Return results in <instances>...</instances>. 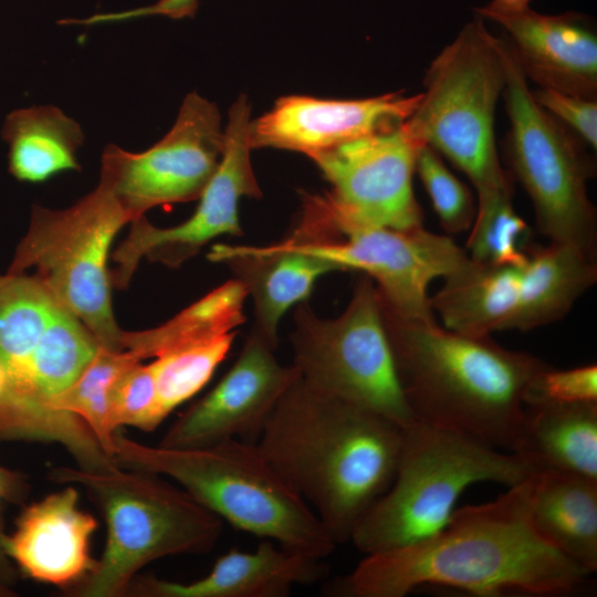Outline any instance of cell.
<instances>
[{
  "instance_id": "6da1fadb",
  "label": "cell",
  "mask_w": 597,
  "mask_h": 597,
  "mask_svg": "<svg viewBox=\"0 0 597 597\" xmlns=\"http://www.w3.org/2000/svg\"><path fill=\"white\" fill-rule=\"evenodd\" d=\"M533 476L492 502L454 510L444 527L421 541L366 554L337 591L347 597H404L429 585L484 597L577 591L593 574L536 532Z\"/></svg>"
},
{
  "instance_id": "7a4b0ae2",
  "label": "cell",
  "mask_w": 597,
  "mask_h": 597,
  "mask_svg": "<svg viewBox=\"0 0 597 597\" xmlns=\"http://www.w3.org/2000/svg\"><path fill=\"white\" fill-rule=\"evenodd\" d=\"M402 428L298 378L276 404L255 444L341 544L390 486Z\"/></svg>"
},
{
  "instance_id": "3957f363",
  "label": "cell",
  "mask_w": 597,
  "mask_h": 597,
  "mask_svg": "<svg viewBox=\"0 0 597 597\" xmlns=\"http://www.w3.org/2000/svg\"><path fill=\"white\" fill-rule=\"evenodd\" d=\"M381 311L413 419L511 452L531 383L547 364L490 336L447 329L434 316L402 318L383 303Z\"/></svg>"
},
{
  "instance_id": "277c9868",
  "label": "cell",
  "mask_w": 597,
  "mask_h": 597,
  "mask_svg": "<svg viewBox=\"0 0 597 597\" xmlns=\"http://www.w3.org/2000/svg\"><path fill=\"white\" fill-rule=\"evenodd\" d=\"M122 468L169 478L222 521L314 558L336 547L315 512L275 471L255 442L231 439L200 448L148 446L113 434Z\"/></svg>"
},
{
  "instance_id": "5b68a950",
  "label": "cell",
  "mask_w": 597,
  "mask_h": 597,
  "mask_svg": "<svg viewBox=\"0 0 597 597\" xmlns=\"http://www.w3.org/2000/svg\"><path fill=\"white\" fill-rule=\"evenodd\" d=\"M60 484L83 486L106 523V543L94 569L76 588L78 597H123L147 564L174 555L209 552L222 520L178 484L161 475L113 465L106 470L54 467Z\"/></svg>"
},
{
  "instance_id": "8992f818",
  "label": "cell",
  "mask_w": 597,
  "mask_h": 597,
  "mask_svg": "<svg viewBox=\"0 0 597 597\" xmlns=\"http://www.w3.org/2000/svg\"><path fill=\"white\" fill-rule=\"evenodd\" d=\"M535 473L513 452L413 420L402 428L390 486L360 519L349 541L365 555L412 544L444 527L469 485L490 481L510 488Z\"/></svg>"
},
{
  "instance_id": "52a82bcc",
  "label": "cell",
  "mask_w": 597,
  "mask_h": 597,
  "mask_svg": "<svg viewBox=\"0 0 597 597\" xmlns=\"http://www.w3.org/2000/svg\"><path fill=\"white\" fill-rule=\"evenodd\" d=\"M504 85L499 38L474 13L430 63L419 104L406 119L420 142L467 175L478 197L514 181L501 165L494 133Z\"/></svg>"
},
{
  "instance_id": "ba28073f",
  "label": "cell",
  "mask_w": 597,
  "mask_h": 597,
  "mask_svg": "<svg viewBox=\"0 0 597 597\" xmlns=\"http://www.w3.org/2000/svg\"><path fill=\"white\" fill-rule=\"evenodd\" d=\"M498 38L505 67L509 171L530 197L542 234L596 256V209L587 193L593 157L573 130L535 101L505 35Z\"/></svg>"
},
{
  "instance_id": "9c48e42d",
  "label": "cell",
  "mask_w": 597,
  "mask_h": 597,
  "mask_svg": "<svg viewBox=\"0 0 597 597\" xmlns=\"http://www.w3.org/2000/svg\"><path fill=\"white\" fill-rule=\"evenodd\" d=\"M132 222L112 190L97 187L73 206L34 205L27 233L7 272L33 275L93 334L100 346L124 350L115 321L107 261L117 232Z\"/></svg>"
},
{
  "instance_id": "30bf717a",
  "label": "cell",
  "mask_w": 597,
  "mask_h": 597,
  "mask_svg": "<svg viewBox=\"0 0 597 597\" xmlns=\"http://www.w3.org/2000/svg\"><path fill=\"white\" fill-rule=\"evenodd\" d=\"M300 379L312 389L379 412L401 426L413 421L387 336L378 290L360 279L334 320L300 303L292 333Z\"/></svg>"
},
{
  "instance_id": "8fae6325",
  "label": "cell",
  "mask_w": 597,
  "mask_h": 597,
  "mask_svg": "<svg viewBox=\"0 0 597 597\" xmlns=\"http://www.w3.org/2000/svg\"><path fill=\"white\" fill-rule=\"evenodd\" d=\"M422 144L405 121L310 157L331 185L317 197L329 231L421 227L412 176Z\"/></svg>"
},
{
  "instance_id": "7c38bea8",
  "label": "cell",
  "mask_w": 597,
  "mask_h": 597,
  "mask_svg": "<svg viewBox=\"0 0 597 597\" xmlns=\"http://www.w3.org/2000/svg\"><path fill=\"white\" fill-rule=\"evenodd\" d=\"M336 238L292 234L280 244L337 265L341 271L358 270L374 280L383 305L407 320L434 316L428 286L471 263L465 250L450 237L421 227L411 229L356 228Z\"/></svg>"
},
{
  "instance_id": "4fadbf2b",
  "label": "cell",
  "mask_w": 597,
  "mask_h": 597,
  "mask_svg": "<svg viewBox=\"0 0 597 597\" xmlns=\"http://www.w3.org/2000/svg\"><path fill=\"white\" fill-rule=\"evenodd\" d=\"M223 142L216 104L192 92L171 129L147 150L106 146L100 180L134 221L156 206L198 199L219 165Z\"/></svg>"
},
{
  "instance_id": "5bb4252c",
  "label": "cell",
  "mask_w": 597,
  "mask_h": 597,
  "mask_svg": "<svg viewBox=\"0 0 597 597\" xmlns=\"http://www.w3.org/2000/svg\"><path fill=\"white\" fill-rule=\"evenodd\" d=\"M250 105L241 95L230 108L219 165L198 198L193 214L171 228L155 227L144 216L132 221L127 238L112 255L116 264L112 284L125 289L143 258L175 268L212 239L242 233L240 200L261 197L250 159Z\"/></svg>"
},
{
  "instance_id": "9a60e30c",
  "label": "cell",
  "mask_w": 597,
  "mask_h": 597,
  "mask_svg": "<svg viewBox=\"0 0 597 597\" xmlns=\"http://www.w3.org/2000/svg\"><path fill=\"white\" fill-rule=\"evenodd\" d=\"M275 347L253 327L228 373L172 422L158 444L200 448L258 439L281 397L300 378L293 364L276 359Z\"/></svg>"
},
{
  "instance_id": "2e32d148",
  "label": "cell",
  "mask_w": 597,
  "mask_h": 597,
  "mask_svg": "<svg viewBox=\"0 0 597 597\" xmlns=\"http://www.w3.org/2000/svg\"><path fill=\"white\" fill-rule=\"evenodd\" d=\"M420 94L400 93L331 100L303 95L281 97L271 111L251 121L252 149L272 147L312 157L353 139L394 128L416 109Z\"/></svg>"
},
{
  "instance_id": "e0dca14e",
  "label": "cell",
  "mask_w": 597,
  "mask_h": 597,
  "mask_svg": "<svg viewBox=\"0 0 597 597\" xmlns=\"http://www.w3.org/2000/svg\"><path fill=\"white\" fill-rule=\"evenodd\" d=\"M479 15L503 28L527 80L541 88L597 98V33L590 17L575 11L543 14L531 7Z\"/></svg>"
},
{
  "instance_id": "ac0fdd59",
  "label": "cell",
  "mask_w": 597,
  "mask_h": 597,
  "mask_svg": "<svg viewBox=\"0 0 597 597\" xmlns=\"http://www.w3.org/2000/svg\"><path fill=\"white\" fill-rule=\"evenodd\" d=\"M27 505L3 547L14 565L34 580L72 589L94 569L90 542L94 516L78 506L75 485Z\"/></svg>"
},
{
  "instance_id": "d6986e66",
  "label": "cell",
  "mask_w": 597,
  "mask_h": 597,
  "mask_svg": "<svg viewBox=\"0 0 597 597\" xmlns=\"http://www.w3.org/2000/svg\"><path fill=\"white\" fill-rule=\"evenodd\" d=\"M324 576L321 558L262 538L254 552L230 549L198 580L144 577L135 579L128 593L142 597H285L295 586L316 583Z\"/></svg>"
},
{
  "instance_id": "ffe728a7",
  "label": "cell",
  "mask_w": 597,
  "mask_h": 597,
  "mask_svg": "<svg viewBox=\"0 0 597 597\" xmlns=\"http://www.w3.org/2000/svg\"><path fill=\"white\" fill-rule=\"evenodd\" d=\"M208 256L231 268L253 298L254 328L275 344L284 313L304 302L322 275L341 271L325 259L280 243L263 248L217 244Z\"/></svg>"
},
{
  "instance_id": "44dd1931",
  "label": "cell",
  "mask_w": 597,
  "mask_h": 597,
  "mask_svg": "<svg viewBox=\"0 0 597 597\" xmlns=\"http://www.w3.org/2000/svg\"><path fill=\"white\" fill-rule=\"evenodd\" d=\"M511 452L537 472L597 481V402H528Z\"/></svg>"
},
{
  "instance_id": "7402d4cb",
  "label": "cell",
  "mask_w": 597,
  "mask_h": 597,
  "mask_svg": "<svg viewBox=\"0 0 597 597\" xmlns=\"http://www.w3.org/2000/svg\"><path fill=\"white\" fill-rule=\"evenodd\" d=\"M516 306L505 329L530 331L563 318L597 281L595 256L567 243L526 248Z\"/></svg>"
},
{
  "instance_id": "603a6c76",
  "label": "cell",
  "mask_w": 597,
  "mask_h": 597,
  "mask_svg": "<svg viewBox=\"0 0 597 597\" xmlns=\"http://www.w3.org/2000/svg\"><path fill=\"white\" fill-rule=\"evenodd\" d=\"M532 523L540 536L588 570H597V481L541 471L533 476Z\"/></svg>"
},
{
  "instance_id": "cb8c5ba5",
  "label": "cell",
  "mask_w": 597,
  "mask_h": 597,
  "mask_svg": "<svg viewBox=\"0 0 597 597\" xmlns=\"http://www.w3.org/2000/svg\"><path fill=\"white\" fill-rule=\"evenodd\" d=\"M521 266H491L471 260L470 265L444 280L430 297V308L443 327L472 336L503 331L514 313Z\"/></svg>"
},
{
  "instance_id": "d4e9b609",
  "label": "cell",
  "mask_w": 597,
  "mask_h": 597,
  "mask_svg": "<svg viewBox=\"0 0 597 597\" xmlns=\"http://www.w3.org/2000/svg\"><path fill=\"white\" fill-rule=\"evenodd\" d=\"M1 137L9 146V171L19 181L38 184L80 169L77 150L84 142L83 130L56 106L12 111L4 118Z\"/></svg>"
},
{
  "instance_id": "484cf974",
  "label": "cell",
  "mask_w": 597,
  "mask_h": 597,
  "mask_svg": "<svg viewBox=\"0 0 597 597\" xmlns=\"http://www.w3.org/2000/svg\"><path fill=\"white\" fill-rule=\"evenodd\" d=\"M248 293L238 280L226 282L165 324L140 332H124L122 346L140 360L174 348L233 332L244 321Z\"/></svg>"
},
{
  "instance_id": "4316f807",
  "label": "cell",
  "mask_w": 597,
  "mask_h": 597,
  "mask_svg": "<svg viewBox=\"0 0 597 597\" xmlns=\"http://www.w3.org/2000/svg\"><path fill=\"white\" fill-rule=\"evenodd\" d=\"M140 362L143 360L128 350H111L100 346L78 378L51 399L48 406L80 418L113 459L115 432L111 426L113 395L123 376Z\"/></svg>"
},
{
  "instance_id": "83f0119b",
  "label": "cell",
  "mask_w": 597,
  "mask_h": 597,
  "mask_svg": "<svg viewBox=\"0 0 597 597\" xmlns=\"http://www.w3.org/2000/svg\"><path fill=\"white\" fill-rule=\"evenodd\" d=\"M513 182L478 197L467 253L479 264L522 266L526 262L530 228L514 209Z\"/></svg>"
},
{
  "instance_id": "f1b7e54d",
  "label": "cell",
  "mask_w": 597,
  "mask_h": 597,
  "mask_svg": "<svg viewBox=\"0 0 597 597\" xmlns=\"http://www.w3.org/2000/svg\"><path fill=\"white\" fill-rule=\"evenodd\" d=\"M235 331L168 350L151 362L158 408L165 420L195 396L211 378L229 353Z\"/></svg>"
},
{
  "instance_id": "f546056e",
  "label": "cell",
  "mask_w": 597,
  "mask_h": 597,
  "mask_svg": "<svg viewBox=\"0 0 597 597\" xmlns=\"http://www.w3.org/2000/svg\"><path fill=\"white\" fill-rule=\"evenodd\" d=\"M415 172L418 174L443 230L452 234L469 230L476 213L473 196L449 170L441 155L429 145L422 144L416 155Z\"/></svg>"
},
{
  "instance_id": "4dcf8cb0",
  "label": "cell",
  "mask_w": 597,
  "mask_h": 597,
  "mask_svg": "<svg viewBox=\"0 0 597 597\" xmlns=\"http://www.w3.org/2000/svg\"><path fill=\"white\" fill-rule=\"evenodd\" d=\"M163 421L153 366L140 362L123 376L115 388L111 426L114 431L125 426L153 431Z\"/></svg>"
},
{
  "instance_id": "1f68e13d",
  "label": "cell",
  "mask_w": 597,
  "mask_h": 597,
  "mask_svg": "<svg viewBox=\"0 0 597 597\" xmlns=\"http://www.w3.org/2000/svg\"><path fill=\"white\" fill-rule=\"evenodd\" d=\"M528 402H597V366L559 370L547 365L533 378L525 405Z\"/></svg>"
},
{
  "instance_id": "d6a6232c",
  "label": "cell",
  "mask_w": 597,
  "mask_h": 597,
  "mask_svg": "<svg viewBox=\"0 0 597 597\" xmlns=\"http://www.w3.org/2000/svg\"><path fill=\"white\" fill-rule=\"evenodd\" d=\"M535 101L586 145L597 147V101L549 88L532 91Z\"/></svg>"
},
{
  "instance_id": "836d02e7",
  "label": "cell",
  "mask_w": 597,
  "mask_h": 597,
  "mask_svg": "<svg viewBox=\"0 0 597 597\" xmlns=\"http://www.w3.org/2000/svg\"><path fill=\"white\" fill-rule=\"evenodd\" d=\"M199 0H158L157 2L137 9L113 12L97 13L84 20H65V24H100L108 22L126 21L149 15H165L171 19H182L192 17L198 9Z\"/></svg>"
},
{
  "instance_id": "e575fe53",
  "label": "cell",
  "mask_w": 597,
  "mask_h": 597,
  "mask_svg": "<svg viewBox=\"0 0 597 597\" xmlns=\"http://www.w3.org/2000/svg\"><path fill=\"white\" fill-rule=\"evenodd\" d=\"M28 490V484L21 473L0 465L1 499L13 503H22L27 498Z\"/></svg>"
},
{
  "instance_id": "d590c367",
  "label": "cell",
  "mask_w": 597,
  "mask_h": 597,
  "mask_svg": "<svg viewBox=\"0 0 597 597\" xmlns=\"http://www.w3.org/2000/svg\"><path fill=\"white\" fill-rule=\"evenodd\" d=\"M532 0H490L483 7L474 9V13H511L516 12L530 7Z\"/></svg>"
},
{
  "instance_id": "8d00e7d4",
  "label": "cell",
  "mask_w": 597,
  "mask_h": 597,
  "mask_svg": "<svg viewBox=\"0 0 597 597\" xmlns=\"http://www.w3.org/2000/svg\"><path fill=\"white\" fill-rule=\"evenodd\" d=\"M6 535L3 520L0 510V584L12 586L17 580V570L13 562L8 556L3 547V537Z\"/></svg>"
},
{
  "instance_id": "74e56055",
  "label": "cell",
  "mask_w": 597,
  "mask_h": 597,
  "mask_svg": "<svg viewBox=\"0 0 597 597\" xmlns=\"http://www.w3.org/2000/svg\"><path fill=\"white\" fill-rule=\"evenodd\" d=\"M8 391H9L8 374L3 365L0 363V405L6 399Z\"/></svg>"
},
{
  "instance_id": "f35d334b",
  "label": "cell",
  "mask_w": 597,
  "mask_h": 597,
  "mask_svg": "<svg viewBox=\"0 0 597 597\" xmlns=\"http://www.w3.org/2000/svg\"><path fill=\"white\" fill-rule=\"evenodd\" d=\"M15 591L7 585L0 584V597H12Z\"/></svg>"
},
{
  "instance_id": "ab89813d",
  "label": "cell",
  "mask_w": 597,
  "mask_h": 597,
  "mask_svg": "<svg viewBox=\"0 0 597 597\" xmlns=\"http://www.w3.org/2000/svg\"><path fill=\"white\" fill-rule=\"evenodd\" d=\"M0 499H1V494H0Z\"/></svg>"
}]
</instances>
